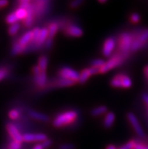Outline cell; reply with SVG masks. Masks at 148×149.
<instances>
[{"label":"cell","instance_id":"obj_1","mask_svg":"<svg viewBox=\"0 0 148 149\" xmlns=\"http://www.w3.org/2000/svg\"><path fill=\"white\" fill-rule=\"evenodd\" d=\"M79 117V112L76 110H67L57 114L52 120V125L55 128L70 126L76 121Z\"/></svg>","mask_w":148,"mask_h":149},{"label":"cell","instance_id":"obj_2","mask_svg":"<svg viewBox=\"0 0 148 149\" xmlns=\"http://www.w3.org/2000/svg\"><path fill=\"white\" fill-rule=\"evenodd\" d=\"M130 55H131L130 54H126V53L119 52L116 51L112 56L109 58L107 61H105L103 66L100 68L99 74H106L107 72L121 66L129 58Z\"/></svg>","mask_w":148,"mask_h":149},{"label":"cell","instance_id":"obj_3","mask_svg":"<svg viewBox=\"0 0 148 149\" xmlns=\"http://www.w3.org/2000/svg\"><path fill=\"white\" fill-rule=\"evenodd\" d=\"M116 52L126 54L131 53V47L134 41V35L131 31H124L116 37Z\"/></svg>","mask_w":148,"mask_h":149},{"label":"cell","instance_id":"obj_4","mask_svg":"<svg viewBox=\"0 0 148 149\" xmlns=\"http://www.w3.org/2000/svg\"><path fill=\"white\" fill-rule=\"evenodd\" d=\"M134 41L131 47V53H135L144 49L148 45V28L132 30Z\"/></svg>","mask_w":148,"mask_h":149},{"label":"cell","instance_id":"obj_5","mask_svg":"<svg viewBox=\"0 0 148 149\" xmlns=\"http://www.w3.org/2000/svg\"><path fill=\"white\" fill-rule=\"evenodd\" d=\"M133 82L131 77L126 73H118L115 74L110 80V86L116 89H130Z\"/></svg>","mask_w":148,"mask_h":149},{"label":"cell","instance_id":"obj_6","mask_svg":"<svg viewBox=\"0 0 148 149\" xmlns=\"http://www.w3.org/2000/svg\"><path fill=\"white\" fill-rule=\"evenodd\" d=\"M35 7L36 19H40L47 15L51 10V0H33Z\"/></svg>","mask_w":148,"mask_h":149},{"label":"cell","instance_id":"obj_7","mask_svg":"<svg viewBox=\"0 0 148 149\" xmlns=\"http://www.w3.org/2000/svg\"><path fill=\"white\" fill-rule=\"evenodd\" d=\"M64 34L67 37L79 38L83 36L84 31L79 25L76 24L74 23L68 22L62 29Z\"/></svg>","mask_w":148,"mask_h":149},{"label":"cell","instance_id":"obj_8","mask_svg":"<svg viewBox=\"0 0 148 149\" xmlns=\"http://www.w3.org/2000/svg\"><path fill=\"white\" fill-rule=\"evenodd\" d=\"M116 37L115 36H109L105 39L101 49V53L104 57L109 58L113 55L116 48Z\"/></svg>","mask_w":148,"mask_h":149},{"label":"cell","instance_id":"obj_9","mask_svg":"<svg viewBox=\"0 0 148 149\" xmlns=\"http://www.w3.org/2000/svg\"><path fill=\"white\" fill-rule=\"evenodd\" d=\"M126 117H127L129 123L131 125V127H132L136 135L138 136L139 138L145 139L146 137L145 132L143 130L140 121L138 120V117H136L135 113H132V112H128L127 114H126Z\"/></svg>","mask_w":148,"mask_h":149},{"label":"cell","instance_id":"obj_10","mask_svg":"<svg viewBox=\"0 0 148 149\" xmlns=\"http://www.w3.org/2000/svg\"><path fill=\"white\" fill-rule=\"evenodd\" d=\"M58 77L64 79L73 80L78 83L79 77V73L74 70L73 68L68 66H63L59 68V70L57 72Z\"/></svg>","mask_w":148,"mask_h":149},{"label":"cell","instance_id":"obj_11","mask_svg":"<svg viewBox=\"0 0 148 149\" xmlns=\"http://www.w3.org/2000/svg\"><path fill=\"white\" fill-rule=\"evenodd\" d=\"M6 130L11 139L15 142H21V143L24 142L23 135L21 134V130L17 127L16 123H14L12 122H8L6 124Z\"/></svg>","mask_w":148,"mask_h":149},{"label":"cell","instance_id":"obj_12","mask_svg":"<svg viewBox=\"0 0 148 149\" xmlns=\"http://www.w3.org/2000/svg\"><path fill=\"white\" fill-rule=\"evenodd\" d=\"M34 85L36 86V89L39 90H45L49 83L48 75L46 71H41L39 74L33 75Z\"/></svg>","mask_w":148,"mask_h":149},{"label":"cell","instance_id":"obj_13","mask_svg":"<svg viewBox=\"0 0 148 149\" xmlns=\"http://www.w3.org/2000/svg\"><path fill=\"white\" fill-rule=\"evenodd\" d=\"M76 84H77V83L73 81V80H69V79H64V78H60L58 77L56 79H51L50 82L49 81L45 90L47 89L48 87H50V88H64V87L73 86Z\"/></svg>","mask_w":148,"mask_h":149},{"label":"cell","instance_id":"obj_14","mask_svg":"<svg viewBox=\"0 0 148 149\" xmlns=\"http://www.w3.org/2000/svg\"><path fill=\"white\" fill-rule=\"evenodd\" d=\"M47 136L44 133H32V132H25L23 135L24 142L26 143H33V142H39L41 143L45 139H47Z\"/></svg>","mask_w":148,"mask_h":149},{"label":"cell","instance_id":"obj_15","mask_svg":"<svg viewBox=\"0 0 148 149\" xmlns=\"http://www.w3.org/2000/svg\"><path fill=\"white\" fill-rule=\"evenodd\" d=\"M26 112L27 116L31 119L34 120L40 121V122H42V123H47L50 120V118H49V116L47 114H45V113H42V112L38 111L31 109V108L26 109Z\"/></svg>","mask_w":148,"mask_h":149},{"label":"cell","instance_id":"obj_16","mask_svg":"<svg viewBox=\"0 0 148 149\" xmlns=\"http://www.w3.org/2000/svg\"><path fill=\"white\" fill-rule=\"evenodd\" d=\"M33 40V33L32 30H26L24 33L22 34L20 37L17 38V41L20 45L27 49L28 45L32 42Z\"/></svg>","mask_w":148,"mask_h":149},{"label":"cell","instance_id":"obj_17","mask_svg":"<svg viewBox=\"0 0 148 149\" xmlns=\"http://www.w3.org/2000/svg\"><path fill=\"white\" fill-rule=\"evenodd\" d=\"M49 30V36L48 39H51V40H54V37L56 36L57 33L59 31L60 29V25L58 21H52L49 23V24L46 26Z\"/></svg>","mask_w":148,"mask_h":149},{"label":"cell","instance_id":"obj_18","mask_svg":"<svg viewBox=\"0 0 148 149\" xmlns=\"http://www.w3.org/2000/svg\"><path fill=\"white\" fill-rule=\"evenodd\" d=\"M116 120V114L113 111H108L105 114L103 120V127L106 130H109L113 126Z\"/></svg>","mask_w":148,"mask_h":149},{"label":"cell","instance_id":"obj_19","mask_svg":"<svg viewBox=\"0 0 148 149\" xmlns=\"http://www.w3.org/2000/svg\"><path fill=\"white\" fill-rule=\"evenodd\" d=\"M92 76H93V74H92V71L91 70L90 67L84 68L79 73V77L78 83L81 84V85H83V84H85V83L88 81V79H90Z\"/></svg>","mask_w":148,"mask_h":149},{"label":"cell","instance_id":"obj_20","mask_svg":"<svg viewBox=\"0 0 148 149\" xmlns=\"http://www.w3.org/2000/svg\"><path fill=\"white\" fill-rule=\"evenodd\" d=\"M26 52V48L24 47L18 43V42L16 41L13 42V43L11 45V56H17L21 54H25Z\"/></svg>","mask_w":148,"mask_h":149},{"label":"cell","instance_id":"obj_21","mask_svg":"<svg viewBox=\"0 0 148 149\" xmlns=\"http://www.w3.org/2000/svg\"><path fill=\"white\" fill-rule=\"evenodd\" d=\"M107 112H108V108H107V106L99 105L91 110L90 115L93 117H98L104 115Z\"/></svg>","mask_w":148,"mask_h":149},{"label":"cell","instance_id":"obj_22","mask_svg":"<svg viewBox=\"0 0 148 149\" xmlns=\"http://www.w3.org/2000/svg\"><path fill=\"white\" fill-rule=\"evenodd\" d=\"M37 65L42 71H46L49 65V57L47 55H41L38 58Z\"/></svg>","mask_w":148,"mask_h":149},{"label":"cell","instance_id":"obj_23","mask_svg":"<svg viewBox=\"0 0 148 149\" xmlns=\"http://www.w3.org/2000/svg\"><path fill=\"white\" fill-rule=\"evenodd\" d=\"M8 117L11 121H17L21 118L22 113L19 108H12L8 112Z\"/></svg>","mask_w":148,"mask_h":149},{"label":"cell","instance_id":"obj_24","mask_svg":"<svg viewBox=\"0 0 148 149\" xmlns=\"http://www.w3.org/2000/svg\"><path fill=\"white\" fill-rule=\"evenodd\" d=\"M15 13L16 15V16H17L18 21H22L23 22L27 17V16H28V10L26 9V8H24L18 6L15 9Z\"/></svg>","mask_w":148,"mask_h":149},{"label":"cell","instance_id":"obj_25","mask_svg":"<svg viewBox=\"0 0 148 149\" xmlns=\"http://www.w3.org/2000/svg\"><path fill=\"white\" fill-rule=\"evenodd\" d=\"M20 30H21V24H19L18 22L15 23L13 24L9 25L8 28V34L10 36H15L18 33Z\"/></svg>","mask_w":148,"mask_h":149},{"label":"cell","instance_id":"obj_26","mask_svg":"<svg viewBox=\"0 0 148 149\" xmlns=\"http://www.w3.org/2000/svg\"><path fill=\"white\" fill-rule=\"evenodd\" d=\"M10 68L7 65H4V66L0 67V82H2L5 79L8 77L10 74Z\"/></svg>","mask_w":148,"mask_h":149},{"label":"cell","instance_id":"obj_27","mask_svg":"<svg viewBox=\"0 0 148 149\" xmlns=\"http://www.w3.org/2000/svg\"><path fill=\"white\" fill-rule=\"evenodd\" d=\"M5 21L7 24L11 25L15 23L18 22V19H17V16L15 15V11L14 12H11L8 15H7V16L6 17V19H5Z\"/></svg>","mask_w":148,"mask_h":149},{"label":"cell","instance_id":"obj_28","mask_svg":"<svg viewBox=\"0 0 148 149\" xmlns=\"http://www.w3.org/2000/svg\"><path fill=\"white\" fill-rule=\"evenodd\" d=\"M105 63V61H104L103 59L101 58H95L93 59L90 61L89 63V67H92V68H95L100 69L101 67L103 66Z\"/></svg>","mask_w":148,"mask_h":149},{"label":"cell","instance_id":"obj_29","mask_svg":"<svg viewBox=\"0 0 148 149\" xmlns=\"http://www.w3.org/2000/svg\"><path fill=\"white\" fill-rule=\"evenodd\" d=\"M141 20V15H139L138 13H136V12H133L129 15V21L131 24H138Z\"/></svg>","mask_w":148,"mask_h":149},{"label":"cell","instance_id":"obj_30","mask_svg":"<svg viewBox=\"0 0 148 149\" xmlns=\"http://www.w3.org/2000/svg\"><path fill=\"white\" fill-rule=\"evenodd\" d=\"M84 2L85 0H71L69 3V8L70 9H76L80 7Z\"/></svg>","mask_w":148,"mask_h":149},{"label":"cell","instance_id":"obj_31","mask_svg":"<svg viewBox=\"0 0 148 149\" xmlns=\"http://www.w3.org/2000/svg\"><path fill=\"white\" fill-rule=\"evenodd\" d=\"M135 143H136V140H129V142H127L126 143L122 145V146H120V147L117 149H133V147L134 146H135Z\"/></svg>","mask_w":148,"mask_h":149},{"label":"cell","instance_id":"obj_32","mask_svg":"<svg viewBox=\"0 0 148 149\" xmlns=\"http://www.w3.org/2000/svg\"><path fill=\"white\" fill-rule=\"evenodd\" d=\"M22 148V143L15 142L14 140L11 141L8 146V149H21Z\"/></svg>","mask_w":148,"mask_h":149},{"label":"cell","instance_id":"obj_33","mask_svg":"<svg viewBox=\"0 0 148 149\" xmlns=\"http://www.w3.org/2000/svg\"><path fill=\"white\" fill-rule=\"evenodd\" d=\"M58 149H76V146L73 143H63L60 145Z\"/></svg>","mask_w":148,"mask_h":149},{"label":"cell","instance_id":"obj_34","mask_svg":"<svg viewBox=\"0 0 148 149\" xmlns=\"http://www.w3.org/2000/svg\"><path fill=\"white\" fill-rule=\"evenodd\" d=\"M133 149H148V146L147 145H145V144L141 143V142H139L136 141V143L135 144Z\"/></svg>","mask_w":148,"mask_h":149},{"label":"cell","instance_id":"obj_35","mask_svg":"<svg viewBox=\"0 0 148 149\" xmlns=\"http://www.w3.org/2000/svg\"><path fill=\"white\" fill-rule=\"evenodd\" d=\"M41 143L42 145V146L44 147V148L46 149L52 145V141L51 139H45V141H43V142H41Z\"/></svg>","mask_w":148,"mask_h":149},{"label":"cell","instance_id":"obj_36","mask_svg":"<svg viewBox=\"0 0 148 149\" xmlns=\"http://www.w3.org/2000/svg\"><path fill=\"white\" fill-rule=\"evenodd\" d=\"M141 99H142V101L145 103V104L147 105V111H148V94L147 93H143L142 95H141Z\"/></svg>","mask_w":148,"mask_h":149},{"label":"cell","instance_id":"obj_37","mask_svg":"<svg viewBox=\"0 0 148 149\" xmlns=\"http://www.w3.org/2000/svg\"><path fill=\"white\" fill-rule=\"evenodd\" d=\"M8 0H0V8H5L8 5Z\"/></svg>","mask_w":148,"mask_h":149},{"label":"cell","instance_id":"obj_38","mask_svg":"<svg viewBox=\"0 0 148 149\" xmlns=\"http://www.w3.org/2000/svg\"><path fill=\"white\" fill-rule=\"evenodd\" d=\"M32 149H45V148H44V147L42 146V143H38L36 144V145H35V146L32 148Z\"/></svg>","mask_w":148,"mask_h":149},{"label":"cell","instance_id":"obj_39","mask_svg":"<svg viewBox=\"0 0 148 149\" xmlns=\"http://www.w3.org/2000/svg\"><path fill=\"white\" fill-rule=\"evenodd\" d=\"M144 74H145V78L148 80V65H147V66L144 68Z\"/></svg>","mask_w":148,"mask_h":149},{"label":"cell","instance_id":"obj_40","mask_svg":"<svg viewBox=\"0 0 148 149\" xmlns=\"http://www.w3.org/2000/svg\"><path fill=\"white\" fill-rule=\"evenodd\" d=\"M106 149H117V148H116L114 145H112V144H111V145L107 146V147H106Z\"/></svg>","mask_w":148,"mask_h":149},{"label":"cell","instance_id":"obj_41","mask_svg":"<svg viewBox=\"0 0 148 149\" xmlns=\"http://www.w3.org/2000/svg\"><path fill=\"white\" fill-rule=\"evenodd\" d=\"M31 2V0H17V2L19 4L23 3V2Z\"/></svg>","mask_w":148,"mask_h":149},{"label":"cell","instance_id":"obj_42","mask_svg":"<svg viewBox=\"0 0 148 149\" xmlns=\"http://www.w3.org/2000/svg\"><path fill=\"white\" fill-rule=\"evenodd\" d=\"M107 0H98V2H100V3H104V2H107Z\"/></svg>","mask_w":148,"mask_h":149}]
</instances>
